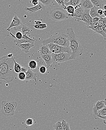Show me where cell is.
<instances>
[{"mask_svg":"<svg viewBox=\"0 0 106 130\" xmlns=\"http://www.w3.org/2000/svg\"><path fill=\"white\" fill-rule=\"evenodd\" d=\"M14 56L9 58L7 55L0 58V80L9 83L13 81L15 77L14 70Z\"/></svg>","mask_w":106,"mask_h":130,"instance_id":"6da1fadb","label":"cell"},{"mask_svg":"<svg viewBox=\"0 0 106 130\" xmlns=\"http://www.w3.org/2000/svg\"><path fill=\"white\" fill-rule=\"evenodd\" d=\"M65 34L69 41V47L71 51L70 59H75L77 57L82 54L83 47L80 39L74 33L72 28H67Z\"/></svg>","mask_w":106,"mask_h":130,"instance_id":"7a4b0ae2","label":"cell"},{"mask_svg":"<svg viewBox=\"0 0 106 130\" xmlns=\"http://www.w3.org/2000/svg\"><path fill=\"white\" fill-rule=\"evenodd\" d=\"M42 45L53 43L64 47H69L70 43L66 34L64 33H56L41 41Z\"/></svg>","mask_w":106,"mask_h":130,"instance_id":"3957f363","label":"cell"},{"mask_svg":"<svg viewBox=\"0 0 106 130\" xmlns=\"http://www.w3.org/2000/svg\"><path fill=\"white\" fill-rule=\"evenodd\" d=\"M17 106V102L2 101L1 111L5 116H13L14 115Z\"/></svg>","mask_w":106,"mask_h":130,"instance_id":"277c9868","label":"cell"},{"mask_svg":"<svg viewBox=\"0 0 106 130\" xmlns=\"http://www.w3.org/2000/svg\"><path fill=\"white\" fill-rule=\"evenodd\" d=\"M51 18L54 22H57L63 21L69 19L66 10L62 8H57L52 9L50 11Z\"/></svg>","mask_w":106,"mask_h":130,"instance_id":"5b68a950","label":"cell"},{"mask_svg":"<svg viewBox=\"0 0 106 130\" xmlns=\"http://www.w3.org/2000/svg\"><path fill=\"white\" fill-rule=\"evenodd\" d=\"M48 45L52 53L58 54L65 52L71 55V51L69 47L62 46L53 43L48 44Z\"/></svg>","mask_w":106,"mask_h":130,"instance_id":"8992f818","label":"cell"},{"mask_svg":"<svg viewBox=\"0 0 106 130\" xmlns=\"http://www.w3.org/2000/svg\"><path fill=\"white\" fill-rule=\"evenodd\" d=\"M51 56L53 63L55 64L62 63L71 60L70 55L65 52L58 54L52 53Z\"/></svg>","mask_w":106,"mask_h":130,"instance_id":"52a82bcc","label":"cell"},{"mask_svg":"<svg viewBox=\"0 0 106 130\" xmlns=\"http://www.w3.org/2000/svg\"><path fill=\"white\" fill-rule=\"evenodd\" d=\"M9 34L11 35V37L12 38L14 39V43H15L16 46L19 44H21L27 43H30L34 44L35 40V39H32L28 37L26 34H23V37L21 39H18L16 38L14 35H13L12 33H9Z\"/></svg>","mask_w":106,"mask_h":130,"instance_id":"ba28073f","label":"cell"},{"mask_svg":"<svg viewBox=\"0 0 106 130\" xmlns=\"http://www.w3.org/2000/svg\"><path fill=\"white\" fill-rule=\"evenodd\" d=\"M89 9H84L80 18L76 20V21L79 22L82 21L87 26H89L92 23V18L89 14Z\"/></svg>","mask_w":106,"mask_h":130,"instance_id":"9c48e42d","label":"cell"},{"mask_svg":"<svg viewBox=\"0 0 106 130\" xmlns=\"http://www.w3.org/2000/svg\"><path fill=\"white\" fill-rule=\"evenodd\" d=\"M22 25V20L17 15H15L11 22L9 27L7 29V30L9 31L11 30V28H14L16 30H18L21 29Z\"/></svg>","mask_w":106,"mask_h":130,"instance_id":"30bf717a","label":"cell"},{"mask_svg":"<svg viewBox=\"0 0 106 130\" xmlns=\"http://www.w3.org/2000/svg\"><path fill=\"white\" fill-rule=\"evenodd\" d=\"M106 107V99H105L104 101L101 100V101H97L95 104L94 105V107L93 109V116L95 119H97V116H96L97 112L99 110L102 109L103 108Z\"/></svg>","mask_w":106,"mask_h":130,"instance_id":"8fae6325","label":"cell"},{"mask_svg":"<svg viewBox=\"0 0 106 130\" xmlns=\"http://www.w3.org/2000/svg\"><path fill=\"white\" fill-rule=\"evenodd\" d=\"M45 9V7L44 5H41L38 4V5L36 6H34L32 7H26L25 8V11L31 14V13H35L37 12L38 11L40 10H43Z\"/></svg>","mask_w":106,"mask_h":130,"instance_id":"7c38bea8","label":"cell"},{"mask_svg":"<svg viewBox=\"0 0 106 130\" xmlns=\"http://www.w3.org/2000/svg\"><path fill=\"white\" fill-rule=\"evenodd\" d=\"M26 78L25 80L27 81L31 80L34 79L35 82H37V74L34 72L31 69L28 68L27 71L25 73Z\"/></svg>","mask_w":106,"mask_h":130,"instance_id":"4fadbf2b","label":"cell"},{"mask_svg":"<svg viewBox=\"0 0 106 130\" xmlns=\"http://www.w3.org/2000/svg\"><path fill=\"white\" fill-rule=\"evenodd\" d=\"M17 46L22 50L23 52L25 54H27L29 53L30 49L34 47V45L30 43H27L18 44Z\"/></svg>","mask_w":106,"mask_h":130,"instance_id":"5bb4252c","label":"cell"},{"mask_svg":"<svg viewBox=\"0 0 106 130\" xmlns=\"http://www.w3.org/2000/svg\"><path fill=\"white\" fill-rule=\"evenodd\" d=\"M81 7L83 9H89L93 7V5L90 0H81Z\"/></svg>","mask_w":106,"mask_h":130,"instance_id":"9a60e30c","label":"cell"},{"mask_svg":"<svg viewBox=\"0 0 106 130\" xmlns=\"http://www.w3.org/2000/svg\"><path fill=\"white\" fill-rule=\"evenodd\" d=\"M41 58L44 61L46 64L47 69L49 68L51 64L53 63L52 58L51 54L48 55H40Z\"/></svg>","mask_w":106,"mask_h":130,"instance_id":"2e32d148","label":"cell"},{"mask_svg":"<svg viewBox=\"0 0 106 130\" xmlns=\"http://www.w3.org/2000/svg\"><path fill=\"white\" fill-rule=\"evenodd\" d=\"M97 119H100L103 120L104 123L106 124V107L99 110L96 114Z\"/></svg>","mask_w":106,"mask_h":130,"instance_id":"e0dca14e","label":"cell"},{"mask_svg":"<svg viewBox=\"0 0 106 130\" xmlns=\"http://www.w3.org/2000/svg\"><path fill=\"white\" fill-rule=\"evenodd\" d=\"M39 52L40 55L51 54H52L49 50L48 44L41 46L39 49Z\"/></svg>","mask_w":106,"mask_h":130,"instance_id":"ac0fdd59","label":"cell"},{"mask_svg":"<svg viewBox=\"0 0 106 130\" xmlns=\"http://www.w3.org/2000/svg\"><path fill=\"white\" fill-rule=\"evenodd\" d=\"M93 6H95L100 9H103V6L106 5L102 0H90Z\"/></svg>","mask_w":106,"mask_h":130,"instance_id":"d6986e66","label":"cell"},{"mask_svg":"<svg viewBox=\"0 0 106 130\" xmlns=\"http://www.w3.org/2000/svg\"><path fill=\"white\" fill-rule=\"evenodd\" d=\"M100 8H97L95 6H93V7L89 9V14L90 16L92 17V18H96V17H98V18H101V16H100L97 14V10Z\"/></svg>","mask_w":106,"mask_h":130,"instance_id":"ffe728a7","label":"cell"},{"mask_svg":"<svg viewBox=\"0 0 106 130\" xmlns=\"http://www.w3.org/2000/svg\"><path fill=\"white\" fill-rule=\"evenodd\" d=\"M83 10L84 9L81 7L78 8L77 9H75L74 13L73 15H72L71 18H73L75 19V20L77 19L80 18Z\"/></svg>","mask_w":106,"mask_h":130,"instance_id":"44dd1931","label":"cell"},{"mask_svg":"<svg viewBox=\"0 0 106 130\" xmlns=\"http://www.w3.org/2000/svg\"><path fill=\"white\" fill-rule=\"evenodd\" d=\"M43 5L49 7L54 5V0H38Z\"/></svg>","mask_w":106,"mask_h":130,"instance_id":"7402d4cb","label":"cell"},{"mask_svg":"<svg viewBox=\"0 0 106 130\" xmlns=\"http://www.w3.org/2000/svg\"><path fill=\"white\" fill-rule=\"evenodd\" d=\"M21 30H22V33L23 35V34H29L30 35V33L32 31V30H31L29 27L25 25H22L21 27Z\"/></svg>","mask_w":106,"mask_h":130,"instance_id":"603a6c76","label":"cell"},{"mask_svg":"<svg viewBox=\"0 0 106 130\" xmlns=\"http://www.w3.org/2000/svg\"><path fill=\"white\" fill-rule=\"evenodd\" d=\"M74 11H75V9H74V7L73 6H71V5L67 6L66 11L69 17H70L71 18L72 15H73L74 13Z\"/></svg>","mask_w":106,"mask_h":130,"instance_id":"cb8c5ba5","label":"cell"},{"mask_svg":"<svg viewBox=\"0 0 106 130\" xmlns=\"http://www.w3.org/2000/svg\"><path fill=\"white\" fill-rule=\"evenodd\" d=\"M81 0H70L69 1L65 4L66 7L71 5L73 7H75L76 5H78L80 4Z\"/></svg>","mask_w":106,"mask_h":130,"instance_id":"d4e9b609","label":"cell"},{"mask_svg":"<svg viewBox=\"0 0 106 130\" xmlns=\"http://www.w3.org/2000/svg\"><path fill=\"white\" fill-rule=\"evenodd\" d=\"M14 70L15 73H19L20 72V70L21 69V66L19 64H18L16 61L14 59Z\"/></svg>","mask_w":106,"mask_h":130,"instance_id":"484cf974","label":"cell"},{"mask_svg":"<svg viewBox=\"0 0 106 130\" xmlns=\"http://www.w3.org/2000/svg\"><path fill=\"white\" fill-rule=\"evenodd\" d=\"M62 123V130H71L69 124L66 120H63Z\"/></svg>","mask_w":106,"mask_h":130,"instance_id":"4316f807","label":"cell"},{"mask_svg":"<svg viewBox=\"0 0 106 130\" xmlns=\"http://www.w3.org/2000/svg\"><path fill=\"white\" fill-rule=\"evenodd\" d=\"M95 32L102 35L103 37L104 38V40H106V33L103 32L101 27H97Z\"/></svg>","mask_w":106,"mask_h":130,"instance_id":"83f0119b","label":"cell"},{"mask_svg":"<svg viewBox=\"0 0 106 130\" xmlns=\"http://www.w3.org/2000/svg\"><path fill=\"white\" fill-rule=\"evenodd\" d=\"M29 67L31 69H36L37 67V63L35 60H31L29 62Z\"/></svg>","mask_w":106,"mask_h":130,"instance_id":"f1b7e54d","label":"cell"},{"mask_svg":"<svg viewBox=\"0 0 106 130\" xmlns=\"http://www.w3.org/2000/svg\"><path fill=\"white\" fill-rule=\"evenodd\" d=\"M33 26L36 29H44L47 28V25L46 23H42L39 25H33Z\"/></svg>","mask_w":106,"mask_h":130,"instance_id":"f546056e","label":"cell"},{"mask_svg":"<svg viewBox=\"0 0 106 130\" xmlns=\"http://www.w3.org/2000/svg\"><path fill=\"white\" fill-rule=\"evenodd\" d=\"M53 127L55 130H63L61 122L59 121H58L54 124L53 125Z\"/></svg>","mask_w":106,"mask_h":130,"instance_id":"4dcf8cb0","label":"cell"},{"mask_svg":"<svg viewBox=\"0 0 106 130\" xmlns=\"http://www.w3.org/2000/svg\"><path fill=\"white\" fill-rule=\"evenodd\" d=\"M106 22V18L104 17H101L100 18L98 22V26L99 27H101L102 28V26L103 25L104 23Z\"/></svg>","mask_w":106,"mask_h":130,"instance_id":"1f68e13d","label":"cell"},{"mask_svg":"<svg viewBox=\"0 0 106 130\" xmlns=\"http://www.w3.org/2000/svg\"><path fill=\"white\" fill-rule=\"evenodd\" d=\"M98 27V22H97L91 24L88 27V28L91 29L93 31H95L96 30Z\"/></svg>","mask_w":106,"mask_h":130,"instance_id":"d6a6232c","label":"cell"},{"mask_svg":"<svg viewBox=\"0 0 106 130\" xmlns=\"http://www.w3.org/2000/svg\"><path fill=\"white\" fill-rule=\"evenodd\" d=\"M18 77L19 79L21 80H24L25 79V73L23 72L19 73L18 74Z\"/></svg>","mask_w":106,"mask_h":130,"instance_id":"836d02e7","label":"cell"},{"mask_svg":"<svg viewBox=\"0 0 106 130\" xmlns=\"http://www.w3.org/2000/svg\"><path fill=\"white\" fill-rule=\"evenodd\" d=\"M26 124L28 126H31L33 124V120L31 118L27 119L25 121Z\"/></svg>","mask_w":106,"mask_h":130,"instance_id":"e575fe53","label":"cell"},{"mask_svg":"<svg viewBox=\"0 0 106 130\" xmlns=\"http://www.w3.org/2000/svg\"><path fill=\"white\" fill-rule=\"evenodd\" d=\"M47 69L46 67L44 66H41L39 67V72L42 74H44L46 73Z\"/></svg>","mask_w":106,"mask_h":130,"instance_id":"d590c367","label":"cell"},{"mask_svg":"<svg viewBox=\"0 0 106 130\" xmlns=\"http://www.w3.org/2000/svg\"><path fill=\"white\" fill-rule=\"evenodd\" d=\"M16 38L18 39H20L23 37V34L22 32L20 31H18V32H16V34L15 36Z\"/></svg>","mask_w":106,"mask_h":130,"instance_id":"8d00e7d4","label":"cell"},{"mask_svg":"<svg viewBox=\"0 0 106 130\" xmlns=\"http://www.w3.org/2000/svg\"><path fill=\"white\" fill-rule=\"evenodd\" d=\"M104 10L103 9H99L97 10V14L99 15L100 16H101V17H103L102 15H103V12H104ZM104 18V17H103Z\"/></svg>","mask_w":106,"mask_h":130,"instance_id":"74e56055","label":"cell"},{"mask_svg":"<svg viewBox=\"0 0 106 130\" xmlns=\"http://www.w3.org/2000/svg\"><path fill=\"white\" fill-rule=\"evenodd\" d=\"M99 19L100 18H98V17H96V18H92L91 24H92V23H94L97 22H98V21H99Z\"/></svg>","mask_w":106,"mask_h":130,"instance_id":"f35d334b","label":"cell"},{"mask_svg":"<svg viewBox=\"0 0 106 130\" xmlns=\"http://www.w3.org/2000/svg\"><path fill=\"white\" fill-rule=\"evenodd\" d=\"M39 2L38 0H32L31 1V3L34 6L38 5L39 4Z\"/></svg>","mask_w":106,"mask_h":130,"instance_id":"ab89813d","label":"cell"},{"mask_svg":"<svg viewBox=\"0 0 106 130\" xmlns=\"http://www.w3.org/2000/svg\"><path fill=\"white\" fill-rule=\"evenodd\" d=\"M27 69H28L26 67H21L20 72L26 73L27 71Z\"/></svg>","mask_w":106,"mask_h":130,"instance_id":"60d3db41","label":"cell"},{"mask_svg":"<svg viewBox=\"0 0 106 130\" xmlns=\"http://www.w3.org/2000/svg\"><path fill=\"white\" fill-rule=\"evenodd\" d=\"M102 28L103 32L106 33V22L104 23L103 25L102 26Z\"/></svg>","mask_w":106,"mask_h":130,"instance_id":"b9f144b4","label":"cell"},{"mask_svg":"<svg viewBox=\"0 0 106 130\" xmlns=\"http://www.w3.org/2000/svg\"><path fill=\"white\" fill-rule=\"evenodd\" d=\"M34 22H35V25H39V24L42 23V22L40 21H36L35 20V21H34Z\"/></svg>","mask_w":106,"mask_h":130,"instance_id":"7bdbcfd3","label":"cell"},{"mask_svg":"<svg viewBox=\"0 0 106 130\" xmlns=\"http://www.w3.org/2000/svg\"><path fill=\"white\" fill-rule=\"evenodd\" d=\"M7 56L8 57H9V58H11L12 56H13V54H12V53H10V54H8L7 55Z\"/></svg>","mask_w":106,"mask_h":130,"instance_id":"ee69618b","label":"cell"},{"mask_svg":"<svg viewBox=\"0 0 106 130\" xmlns=\"http://www.w3.org/2000/svg\"><path fill=\"white\" fill-rule=\"evenodd\" d=\"M70 0H64V4H66V3H67V2H69V1Z\"/></svg>","mask_w":106,"mask_h":130,"instance_id":"f6af8a7d","label":"cell"},{"mask_svg":"<svg viewBox=\"0 0 106 130\" xmlns=\"http://www.w3.org/2000/svg\"><path fill=\"white\" fill-rule=\"evenodd\" d=\"M103 9L104 10H106V5H104V6H103Z\"/></svg>","mask_w":106,"mask_h":130,"instance_id":"bcb514c9","label":"cell"},{"mask_svg":"<svg viewBox=\"0 0 106 130\" xmlns=\"http://www.w3.org/2000/svg\"><path fill=\"white\" fill-rule=\"evenodd\" d=\"M102 1H103V2H104V3H105L106 4V0H102Z\"/></svg>","mask_w":106,"mask_h":130,"instance_id":"7dc6e473","label":"cell"},{"mask_svg":"<svg viewBox=\"0 0 106 130\" xmlns=\"http://www.w3.org/2000/svg\"><path fill=\"white\" fill-rule=\"evenodd\" d=\"M62 1L63 2H64V0H62Z\"/></svg>","mask_w":106,"mask_h":130,"instance_id":"c3c4849f","label":"cell"}]
</instances>
